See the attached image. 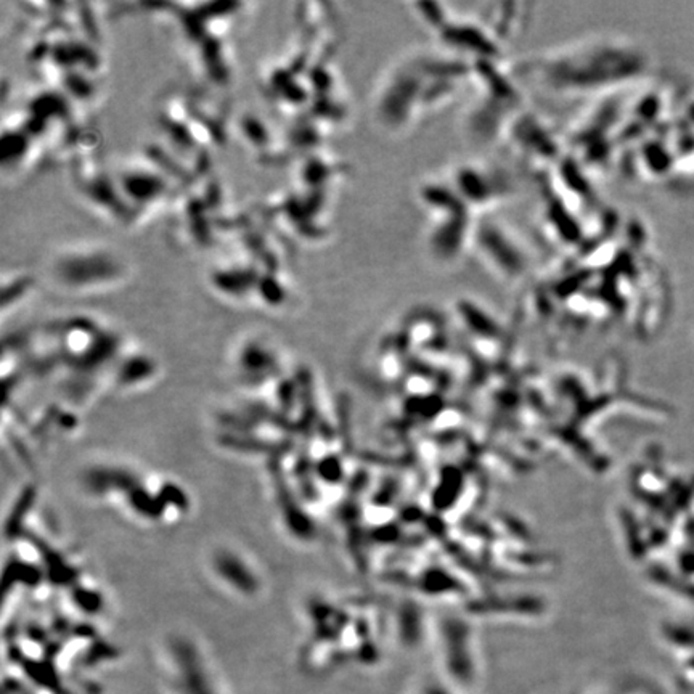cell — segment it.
<instances>
[{
  "label": "cell",
  "mask_w": 694,
  "mask_h": 694,
  "mask_svg": "<svg viewBox=\"0 0 694 694\" xmlns=\"http://www.w3.org/2000/svg\"><path fill=\"white\" fill-rule=\"evenodd\" d=\"M177 647L169 656L171 678L174 690L179 694H217L216 683L197 652L183 651V641H175Z\"/></svg>",
  "instance_id": "obj_1"
}]
</instances>
